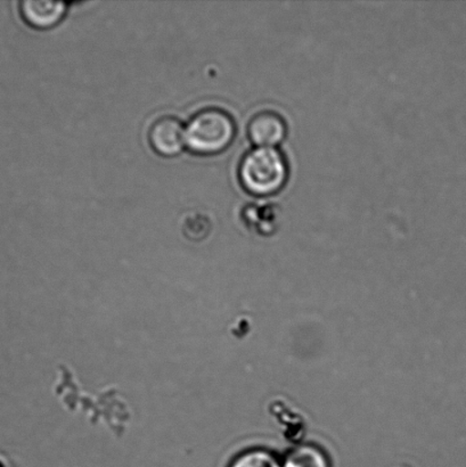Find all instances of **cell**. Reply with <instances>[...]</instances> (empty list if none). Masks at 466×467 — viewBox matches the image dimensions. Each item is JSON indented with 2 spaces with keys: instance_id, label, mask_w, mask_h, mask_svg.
Here are the masks:
<instances>
[{
  "instance_id": "obj_4",
  "label": "cell",
  "mask_w": 466,
  "mask_h": 467,
  "mask_svg": "<svg viewBox=\"0 0 466 467\" xmlns=\"http://www.w3.org/2000/svg\"><path fill=\"white\" fill-rule=\"evenodd\" d=\"M285 118L275 109H266L250 118L246 131L254 146H277L287 135Z\"/></svg>"
},
{
  "instance_id": "obj_7",
  "label": "cell",
  "mask_w": 466,
  "mask_h": 467,
  "mask_svg": "<svg viewBox=\"0 0 466 467\" xmlns=\"http://www.w3.org/2000/svg\"><path fill=\"white\" fill-rule=\"evenodd\" d=\"M231 467H281L271 454L263 451L244 452L233 462Z\"/></svg>"
},
{
  "instance_id": "obj_5",
  "label": "cell",
  "mask_w": 466,
  "mask_h": 467,
  "mask_svg": "<svg viewBox=\"0 0 466 467\" xmlns=\"http://www.w3.org/2000/svg\"><path fill=\"white\" fill-rule=\"evenodd\" d=\"M67 9V3L47 0H21L18 11L23 20L36 29H50L63 20Z\"/></svg>"
},
{
  "instance_id": "obj_2",
  "label": "cell",
  "mask_w": 466,
  "mask_h": 467,
  "mask_svg": "<svg viewBox=\"0 0 466 467\" xmlns=\"http://www.w3.org/2000/svg\"><path fill=\"white\" fill-rule=\"evenodd\" d=\"M236 130L234 118L226 109L205 108L187 122L186 146L195 154H218L233 143Z\"/></svg>"
},
{
  "instance_id": "obj_3",
  "label": "cell",
  "mask_w": 466,
  "mask_h": 467,
  "mask_svg": "<svg viewBox=\"0 0 466 467\" xmlns=\"http://www.w3.org/2000/svg\"><path fill=\"white\" fill-rule=\"evenodd\" d=\"M148 139L155 153L164 158L176 157L186 145L185 127L180 119L164 116L150 125Z\"/></svg>"
},
{
  "instance_id": "obj_6",
  "label": "cell",
  "mask_w": 466,
  "mask_h": 467,
  "mask_svg": "<svg viewBox=\"0 0 466 467\" xmlns=\"http://www.w3.org/2000/svg\"><path fill=\"white\" fill-rule=\"evenodd\" d=\"M285 467H328L321 451L314 447H303L292 452Z\"/></svg>"
},
{
  "instance_id": "obj_1",
  "label": "cell",
  "mask_w": 466,
  "mask_h": 467,
  "mask_svg": "<svg viewBox=\"0 0 466 467\" xmlns=\"http://www.w3.org/2000/svg\"><path fill=\"white\" fill-rule=\"evenodd\" d=\"M240 184L255 196L276 194L290 177V162L278 146H254L237 168Z\"/></svg>"
}]
</instances>
